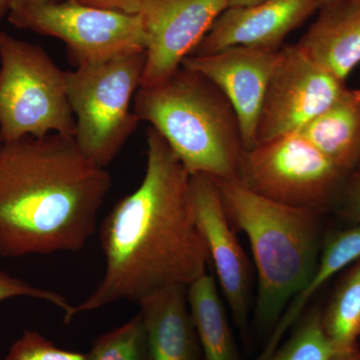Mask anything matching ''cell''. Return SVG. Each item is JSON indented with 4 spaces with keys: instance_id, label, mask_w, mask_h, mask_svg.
<instances>
[{
    "instance_id": "f1b7e54d",
    "label": "cell",
    "mask_w": 360,
    "mask_h": 360,
    "mask_svg": "<svg viewBox=\"0 0 360 360\" xmlns=\"http://www.w3.org/2000/svg\"><path fill=\"white\" fill-rule=\"evenodd\" d=\"M338 1V0H326V2Z\"/></svg>"
},
{
    "instance_id": "cb8c5ba5",
    "label": "cell",
    "mask_w": 360,
    "mask_h": 360,
    "mask_svg": "<svg viewBox=\"0 0 360 360\" xmlns=\"http://www.w3.org/2000/svg\"><path fill=\"white\" fill-rule=\"evenodd\" d=\"M335 208L343 219L360 221V170L348 175Z\"/></svg>"
},
{
    "instance_id": "30bf717a",
    "label": "cell",
    "mask_w": 360,
    "mask_h": 360,
    "mask_svg": "<svg viewBox=\"0 0 360 360\" xmlns=\"http://www.w3.org/2000/svg\"><path fill=\"white\" fill-rule=\"evenodd\" d=\"M229 6V0H139L134 14L146 35L141 87L172 77Z\"/></svg>"
},
{
    "instance_id": "277c9868",
    "label": "cell",
    "mask_w": 360,
    "mask_h": 360,
    "mask_svg": "<svg viewBox=\"0 0 360 360\" xmlns=\"http://www.w3.org/2000/svg\"><path fill=\"white\" fill-rule=\"evenodd\" d=\"M132 108L160 132L189 174L238 179L245 153L238 115L205 75L181 65L165 82L139 87Z\"/></svg>"
},
{
    "instance_id": "8fae6325",
    "label": "cell",
    "mask_w": 360,
    "mask_h": 360,
    "mask_svg": "<svg viewBox=\"0 0 360 360\" xmlns=\"http://www.w3.org/2000/svg\"><path fill=\"white\" fill-rule=\"evenodd\" d=\"M191 200L194 220L234 322L239 328L245 329L251 303L252 271L224 212L217 180L205 174L191 175Z\"/></svg>"
},
{
    "instance_id": "2e32d148",
    "label": "cell",
    "mask_w": 360,
    "mask_h": 360,
    "mask_svg": "<svg viewBox=\"0 0 360 360\" xmlns=\"http://www.w3.org/2000/svg\"><path fill=\"white\" fill-rule=\"evenodd\" d=\"M297 134L345 174L355 172L360 158V89L347 87Z\"/></svg>"
},
{
    "instance_id": "9a60e30c",
    "label": "cell",
    "mask_w": 360,
    "mask_h": 360,
    "mask_svg": "<svg viewBox=\"0 0 360 360\" xmlns=\"http://www.w3.org/2000/svg\"><path fill=\"white\" fill-rule=\"evenodd\" d=\"M297 45L322 68L347 82L360 63V0L324 2Z\"/></svg>"
},
{
    "instance_id": "d4e9b609",
    "label": "cell",
    "mask_w": 360,
    "mask_h": 360,
    "mask_svg": "<svg viewBox=\"0 0 360 360\" xmlns=\"http://www.w3.org/2000/svg\"><path fill=\"white\" fill-rule=\"evenodd\" d=\"M86 6L101 7V8L112 9L127 13H134L135 7L139 0H73Z\"/></svg>"
},
{
    "instance_id": "9c48e42d",
    "label": "cell",
    "mask_w": 360,
    "mask_h": 360,
    "mask_svg": "<svg viewBox=\"0 0 360 360\" xmlns=\"http://www.w3.org/2000/svg\"><path fill=\"white\" fill-rule=\"evenodd\" d=\"M347 87L297 44L281 47L260 111L257 146L297 134L328 110Z\"/></svg>"
},
{
    "instance_id": "484cf974",
    "label": "cell",
    "mask_w": 360,
    "mask_h": 360,
    "mask_svg": "<svg viewBox=\"0 0 360 360\" xmlns=\"http://www.w3.org/2000/svg\"><path fill=\"white\" fill-rule=\"evenodd\" d=\"M59 0H8L9 9L14 7H22L30 6H39V4H52L58 2Z\"/></svg>"
},
{
    "instance_id": "603a6c76",
    "label": "cell",
    "mask_w": 360,
    "mask_h": 360,
    "mask_svg": "<svg viewBox=\"0 0 360 360\" xmlns=\"http://www.w3.org/2000/svg\"><path fill=\"white\" fill-rule=\"evenodd\" d=\"M16 297L34 298L56 305L65 314V321H71L73 305L66 300L65 296L54 291L44 290L26 283L0 270V302Z\"/></svg>"
},
{
    "instance_id": "44dd1931",
    "label": "cell",
    "mask_w": 360,
    "mask_h": 360,
    "mask_svg": "<svg viewBox=\"0 0 360 360\" xmlns=\"http://www.w3.org/2000/svg\"><path fill=\"white\" fill-rule=\"evenodd\" d=\"M269 360H335L323 323L322 311L314 309L297 321L290 340Z\"/></svg>"
},
{
    "instance_id": "5b68a950",
    "label": "cell",
    "mask_w": 360,
    "mask_h": 360,
    "mask_svg": "<svg viewBox=\"0 0 360 360\" xmlns=\"http://www.w3.org/2000/svg\"><path fill=\"white\" fill-rule=\"evenodd\" d=\"M75 131L65 71L39 45L0 30V143Z\"/></svg>"
},
{
    "instance_id": "3957f363",
    "label": "cell",
    "mask_w": 360,
    "mask_h": 360,
    "mask_svg": "<svg viewBox=\"0 0 360 360\" xmlns=\"http://www.w3.org/2000/svg\"><path fill=\"white\" fill-rule=\"evenodd\" d=\"M215 180L227 219L250 240L258 279L255 321L269 330L316 269L321 213L267 200L238 180Z\"/></svg>"
},
{
    "instance_id": "4316f807",
    "label": "cell",
    "mask_w": 360,
    "mask_h": 360,
    "mask_svg": "<svg viewBox=\"0 0 360 360\" xmlns=\"http://www.w3.org/2000/svg\"><path fill=\"white\" fill-rule=\"evenodd\" d=\"M264 0H229V7L250 6L259 4Z\"/></svg>"
},
{
    "instance_id": "6da1fadb",
    "label": "cell",
    "mask_w": 360,
    "mask_h": 360,
    "mask_svg": "<svg viewBox=\"0 0 360 360\" xmlns=\"http://www.w3.org/2000/svg\"><path fill=\"white\" fill-rule=\"evenodd\" d=\"M105 270L71 321L122 300L139 302L170 285L188 286L207 272V248L194 220L191 174L165 139L148 130L141 186L116 203L101 224Z\"/></svg>"
},
{
    "instance_id": "4fadbf2b",
    "label": "cell",
    "mask_w": 360,
    "mask_h": 360,
    "mask_svg": "<svg viewBox=\"0 0 360 360\" xmlns=\"http://www.w3.org/2000/svg\"><path fill=\"white\" fill-rule=\"evenodd\" d=\"M326 0H264L229 7L191 56H208L231 46L279 51L284 39L302 25Z\"/></svg>"
},
{
    "instance_id": "d6986e66",
    "label": "cell",
    "mask_w": 360,
    "mask_h": 360,
    "mask_svg": "<svg viewBox=\"0 0 360 360\" xmlns=\"http://www.w3.org/2000/svg\"><path fill=\"white\" fill-rule=\"evenodd\" d=\"M324 331L335 360H359L360 338V259L342 277L322 311Z\"/></svg>"
},
{
    "instance_id": "4dcf8cb0",
    "label": "cell",
    "mask_w": 360,
    "mask_h": 360,
    "mask_svg": "<svg viewBox=\"0 0 360 360\" xmlns=\"http://www.w3.org/2000/svg\"><path fill=\"white\" fill-rule=\"evenodd\" d=\"M359 340H360V338H359ZM359 360H360V345H359Z\"/></svg>"
},
{
    "instance_id": "7402d4cb",
    "label": "cell",
    "mask_w": 360,
    "mask_h": 360,
    "mask_svg": "<svg viewBox=\"0 0 360 360\" xmlns=\"http://www.w3.org/2000/svg\"><path fill=\"white\" fill-rule=\"evenodd\" d=\"M1 360H86L85 354L61 349L34 330H25Z\"/></svg>"
},
{
    "instance_id": "8992f818",
    "label": "cell",
    "mask_w": 360,
    "mask_h": 360,
    "mask_svg": "<svg viewBox=\"0 0 360 360\" xmlns=\"http://www.w3.org/2000/svg\"><path fill=\"white\" fill-rule=\"evenodd\" d=\"M146 52L65 71L68 101L82 153L106 168L141 122L131 103L141 87Z\"/></svg>"
},
{
    "instance_id": "ffe728a7",
    "label": "cell",
    "mask_w": 360,
    "mask_h": 360,
    "mask_svg": "<svg viewBox=\"0 0 360 360\" xmlns=\"http://www.w3.org/2000/svg\"><path fill=\"white\" fill-rule=\"evenodd\" d=\"M86 360H151L141 314L97 338Z\"/></svg>"
},
{
    "instance_id": "52a82bcc",
    "label": "cell",
    "mask_w": 360,
    "mask_h": 360,
    "mask_svg": "<svg viewBox=\"0 0 360 360\" xmlns=\"http://www.w3.org/2000/svg\"><path fill=\"white\" fill-rule=\"evenodd\" d=\"M349 174L300 134L245 150L238 181L281 205L323 213L335 207Z\"/></svg>"
},
{
    "instance_id": "7c38bea8",
    "label": "cell",
    "mask_w": 360,
    "mask_h": 360,
    "mask_svg": "<svg viewBox=\"0 0 360 360\" xmlns=\"http://www.w3.org/2000/svg\"><path fill=\"white\" fill-rule=\"evenodd\" d=\"M278 51L238 45L182 61V66L205 75L227 97L238 115L245 150L257 146L258 120Z\"/></svg>"
},
{
    "instance_id": "e0dca14e",
    "label": "cell",
    "mask_w": 360,
    "mask_h": 360,
    "mask_svg": "<svg viewBox=\"0 0 360 360\" xmlns=\"http://www.w3.org/2000/svg\"><path fill=\"white\" fill-rule=\"evenodd\" d=\"M360 259V224L345 231L335 232L323 241L319 264L309 283L298 291L288 303L283 315L274 326L266 347L257 360H269L278 347L283 335L300 321L302 310L312 296L321 290L329 279L333 278L348 265Z\"/></svg>"
},
{
    "instance_id": "1f68e13d",
    "label": "cell",
    "mask_w": 360,
    "mask_h": 360,
    "mask_svg": "<svg viewBox=\"0 0 360 360\" xmlns=\"http://www.w3.org/2000/svg\"><path fill=\"white\" fill-rule=\"evenodd\" d=\"M0 144H1V143H0Z\"/></svg>"
},
{
    "instance_id": "83f0119b",
    "label": "cell",
    "mask_w": 360,
    "mask_h": 360,
    "mask_svg": "<svg viewBox=\"0 0 360 360\" xmlns=\"http://www.w3.org/2000/svg\"><path fill=\"white\" fill-rule=\"evenodd\" d=\"M9 4L8 0H0V20L8 13Z\"/></svg>"
},
{
    "instance_id": "f546056e",
    "label": "cell",
    "mask_w": 360,
    "mask_h": 360,
    "mask_svg": "<svg viewBox=\"0 0 360 360\" xmlns=\"http://www.w3.org/2000/svg\"><path fill=\"white\" fill-rule=\"evenodd\" d=\"M356 170H360V158H359V167H357Z\"/></svg>"
},
{
    "instance_id": "ba28073f",
    "label": "cell",
    "mask_w": 360,
    "mask_h": 360,
    "mask_svg": "<svg viewBox=\"0 0 360 360\" xmlns=\"http://www.w3.org/2000/svg\"><path fill=\"white\" fill-rule=\"evenodd\" d=\"M8 20L21 30L65 42L77 68L146 51L141 16L73 0L14 7Z\"/></svg>"
},
{
    "instance_id": "5bb4252c",
    "label": "cell",
    "mask_w": 360,
    "mask_h": 360,
    "mask_svg": "<svg viewBox=\"0 0 360 360\" xmlns=\"http://www.w3.org/2000/svg\"><path fill=\"white\" fill-rule=\"evenodd\" d=\"M139 304L151 360H203L187 302V286L156 290Z\"/></svg>"
},
{
    "instance_id": "ac0fdd59",
    "label": "cell",
    "mask_w": 360,
    "mask_h": 360,
    "mask_svg": "<svg viewBox=\"0 0 360 360\" xmlns=\"http://www.w3.org/2000/svg\"><path fill=\"white\" fill-rule=\"evenodd\" d=\"M187 302L203 360H240L217 281L206 274L187 286Z\"/></svg>"
},
{
    "instance_id": "7a4b0ae2",
    "label": "cell",
    "mask_w": 360,
    "mask_h": 360,
    "mask_svg": "<svg viewBox=\"0 0 360 360\" xmlns=\"http://www.w3.org/2000/svg\"><path fill=\"white\" fill-rule=\"evenodd\" d=\"M110 187V172L90 161L75 137L0 144V257L82 250Z\"/></svg>"
}]
</instances>
